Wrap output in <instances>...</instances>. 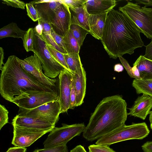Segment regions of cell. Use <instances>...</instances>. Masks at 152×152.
Returning <instances> with one entry per match:
<instances>
[{"label":"cell","instance_id":"38","mask_svg":"<svg viewBox=\"0 0 152 152\" xmlns=\"http://www.w3.org/2000/svg\"><path fill=\"white\" fill-rule=\"evenodd\" d=\"M76 107V93L74 84L72 79L70 95V103L69 109H73Z\"/></svg>","mask_w":152,"mask_h":152},{"label":"cell","instance_id":"32","mask_svg":"<svg viewBox=\"0 0 152 152\" xmlns=\"http://www.w3.org/2000/svg\"><path fill=\"white\" fill-rule=\"evenodd\" d=\"M8 111L5 106L0 104V130L8 122Z\"/></svg>","mask_w":152,"mask_h":152},{"label":"cell","instance_id":"15","mask_svg":"<svg viewBox=\"0 0 152 152\" xmlns=\"http://www.w3.org/2000/svg\"><path fill=\"white\" fill-rule=\"evenodd\" d=\"M32 4L38 13L39 19L51 24L55 10L62 2L60 0H39L30 2Z\"/></svg>","mask_w":152,"mask_h":152},{"label":"cell","instance_id":"28","mask_svg":"<svg viewBox=\"0 0 152 152\" xmlns=\"http://www.w3.org/2000/svg\"><path fill=\"white\" fill-rule=\"evenodd\" d=\"M46 45L48 51L53 58L66 69L69 71L65 61L64 54L58 51L53 46L48 44L47 41Z\"/></svg>","mask_w":152,"mask_h":152},{"label":"cell","instance_id":"11","mask_svg":"<svg viewBox=\"0 0 152 152\" xmlns=\"http://www.w3.org/2000/svg\"><path fill=\"white\" fill-rule=\"evenodd\" d=\"M13 127V137L12 144L15 146L26 148L48 132L42 130L27 129L16 126Z\"/></svg>","mask_w":152,"mask_h":152},{"label":"cell","instance_id":"12","mask_svg":"<svg viewBox=\"0 0 152 152\" xmlns=\"http://www.w3.org/2000/svg\"><path fill=\"white\" fill-rule=\"evenodd\" d=\"M71 17L69 7L62 3L55 10L51 23L52 28L57 34L64 37L69 30Z\"/></svg>","mask_w":152,"mask_h":152},{"label":"cell","instance_id":"31","mask_svg":"<svg viewBox=\"0 0 152 152\" xmlns=\"http://www.w3.org/2000/svg\"><path fill=\"white\" fill-rule=\"evenodd\" d=\"M88 149L89 152H116L107 145L92 144Z\"/></svg>","mask_w":152,"mask_h":152},{"label":"cell","instance_id":"30","mask_svg":"<svg viewBox=\"0 0 152 152\" xmlns=\"http://www.w3.org/2000/svg\"><path fill=\"white\" fill-rule=\"evenodd\" d=\"M27 15L34 22L39 19L38 13L34 5L30 2L26 4Z\"/></svg>","mask_w":152,"mask_h":152},{"label":"cell","instance_id":"4","mask_svg":"<svg viewBox=\"0 0 152 152\" xmlns=\"http://www.w3.org/2000/svg\"><path fill=\"white\" fill-rule=\"evenodd\" d=\"M150 132L145 122L123 126L100 137L95 143L98 145L109 146L114 143L132 139L142 140Z\"/></svg>","mask_w":152,"mask_h":152},{"label":"cell","instance_id":"41","mask_svg":"<svg viewBox=\"0 0 152 152\" xmlns=\"http://www.w3.org/2000/svg\"><path fill=\"white\" fill-rule=\"evenodd\" d=\"M141 147L144 152H152V141L146 142Z\"/></svg>","mask_w":152,"mask_h":152},{"label":"cell","instance_id":"29","mask_svg":"<svg viewBox=\"0 0 152 152\" xmlns=\"http://www.w3.org/2000/svg\"><path fill=\"white\" fill-rule=\"evenodd\" d=\"M123 66L126 70L128 75L131 78L136 79H141L140 77L139 71L135 66H130L128 62L122 56L119 57Z\"/></svg>","mask_w":152,"mask_h":152},{"label":"cell","instance_id":"2","mask_svg":"<svg viewBox=\"0 0 152 152\" xmlns=\"http://www.w3.org/2000/svg\"><path fill=\"white\" fill-rule=\"evenodd\" d=\"M127 115V104L121 96L105 97L91 114L83 137L91 142L98 140L125 125Z\"/></svg>","mask_w":152,"mask_h":152},{"label":"cell","instance_id":"16","mask_svg":"<svg viewBox=\"0 0 152 152\" xmlns=\"http://www.w3.org/2000/svg\"><path fill=\"white\" fill-rule=\"evenodd\" d=\"M152 108V96L143 94L139 96L132 106L129 108L128 115L145 120Z\"/></svg>","mask_w":152,"mask_h":152},{"label":"cell","instance_id":"33","mask_svg":"<svg viewBox=\"0 0 152 152\" xmlns=\"http://www.w3.org/2000/svg\"><path fill=\"white\" fill-rule=\"evenodd\" d=\"M33 152H68L66 144L48 148L37 149Z\"/></svg>","mask_w":152,"mask_h":152},{"label":"cell","instance_id":"18","mask_svg":"<svg viewBox=\"0 0 152 152\" xmlns=\"http://www.w3.org/2000/svg\"><path fill=\"white\" fill-rule=\"evenodd\" d=\"M116 5L115 0H87L85 4L89 15L108 13Z\"/></svg>","mask_w":152,"mask_h":152},{"label":"cell","instance_id":"13","mask_svg":"<svg viewBox=\"0 0 152 152\" xmlns=\"http://www.w3.org/2000/svg\"><path fill=\"white\" fill-rule=\"evenodd\" d=\"M72 77V73L65 69L58 75V100L61 113L69 109Z\"/></svg>","mask_w":152,"mask_h":152},{"label":"cell","instance_id":"47","mask_svg":"<svg viewBox=\"0 0 152 152\" xmlns=\"http://www.w3.org/2000/svg\"><path fill=\"white\" fill-rule=\"evenodd\" d=\"M149 120L150 121V123L152 124V111H151L149 113Z\"/></svg>","mask_w":152,"mask_h":152},{"label":"cell","instance_id":"40","mask_svg":"<svg viewBox=\"0 0 152 152\" xmlns=\"http://www.w3.org/2000/svg\"><path fill=\"white\" fill-rule=\"evenodd\" d=\"M145 47V53L143 56L146 58L152 61V38L150 43Z\"/></svg>","mask_w":152,"mask_h":152},{"label":"cell","instance_id":"8","mask_svg":"<svg viewBox=\"0 0 152 152\" xmlns=\"http://www.w3.org/2000/svg\"><path fill=\"white\" fill-rule=\"evenodd\" d=\"M59 99L56 91H34L23 92L16 96L12 102L19 108L32 109L43 104Z\"/></svg>","mask_w":152,"mask_h":152},{"label":"cell","instance_id":"3","mask_svg":"<svg viewBox=\"0 0 152 152\" xmlns=\"http://www.w3.org/2000/svg\"><path fill=\"white\" fill-rule=\"evenodd\" d=\"M14 55L9 56L1 70L0 94L12 102L15 97L24 92L55 91L40 83L21 66Z\"/></svg>","mask_w":152,"mask_h":152},{"label":"cell","instance_id":"23","mask_svg":"<svg viewBox=\"0 0 152 152\" xmlns=\"http://www.w3.org/2000/svg\"><path fill=\"white\" fill-rule=\"evenodd\" d=\"M66 62L69 71L72 74L78 72L83 67L79 53L64 54Z\"/></svg>","mask_w":152,"mask_h":152},{"label":"cell","instance_id":"44","mask_svg":"<svg viewBox=\"0 0 152 152\" xmlns=\"http://www.w3.org/2000/svg\"><path fill=\"white\" fill-rule=\"evenodd\" d=\"M70 152H87L83 146L81 145H78L72 149Z\"/></svg>","mask_w":152,"mask_h":152},{"label":"cell","instance_id":"20","mask_svg":"<svg viewBox=\"0 0 152 152\" xmlns=\"http://www.w3.org/2000/svg\"><path fill=\"white\" fill-rule=\"evenodd\" d=\"M71 13V24L78 25L90 32L89 16L85 5L75 8H69Z\"/></svg>","mask_w":152,"mask_h":152},{"label":"cell","instance_id":"6","mask_svg":"<svg viewBox=\"0 0 152 152\" xmlns=\"http://www.w3.org/2000/svg\"><path fill=\"white\" fill-rule=\"evenodd\" d=\"M46 42L42 34H39L34 28V50L32 52L39 59L44 75L49 78L55 79L66 69L50 53L47 49Z\"/></svg>","mask_w":152,"mask_h":152},{"label":"cell","instance_id":"43","mask_svg":"<svg viewBox=\"0 0 152 152\" xmlns=\"http://www.w3.org/2000/svg\"><path fill=\"white\" fill-rule=\"evenodd\" d=\"M136 3L137 4H142L144 5L145 7L152 6V0H135Z\"/></svg>","mask_w":152,"mask_h":152},{"label":"cell","instance_id":"27","mask_svg":"<svg viewBox=\"0 0 152 152\" xmlns=\"http://www.w3.org/2000/svg\"><path fill=\"white\" fill-rule=\"evenodd\" d=\"M34 28H29L26 31L23 40V46L27 52L33 51L34 50Z\"/></svg>","mask_w":152,"mask_h":152},{"label":"cell","instance_id":"36","mask_svg":"<svg viewBox=\"0 0 152 152\" xmlns=\"http://www.w3.org/2000/svg\"><path fill=\"white\" fill-rule=\"evenodd\" d=\"M2 3L8 6L22 9H25L26 4L22 1L18 0H2Z\"/></svg>","mask_w":152,"mask_h":152},{"label":"cell","instance_id":"46","mask_svg":"<svg viewBox=\"0 0 152 152\" xmlns=\"http://www.w3.org/2000/svg\"><path fill=\"white\" fill-rule=\"evenodd\" d=\"M124 70L123 66L120 64H117L114 66V70L118 72H121Z\"/></svg>","mask_w":152,"mask_h":152},{"label":"cell","instance_id":"42","mask_svg":"<svg viewBox=\"0 0 152 152\" xmlns=\"http://www.w3.org/2000/svg\"><path fill=\"white\" fill-rule=\"evenodd\" d=\"M26 148L15 147H11L6 152H26Z\"/></svg>","mask_w":152,"mask_h":152},{"label":"cell","instance_id":"34","mask_svg":"<svg viewBox=\"0 0 152 152\" xmlns=\"http://www.w3.org/2000/svg\"><path fill=\"white\" fill-rule=\"evenodd\" d=\"M87 0H62V3L67 5L69 8H75L85 5Z\"/></svg>","mask_w":152,"mask_h":152},{"label":"cell","instance_id":"1","mask_svg":"<svg viewBox=\"0 0 152 152\" xmlns=\"http://www.w3.org/2000/svg\"><path fill=\"white\" fill-rule=\"evenodd\" d=\"M110 58L116 59L144 45L140 33L123 12L113 9L108 13L101 39Z\"/></svg>","mask_w":152,"mask_h":152},{"label":"cell","instance_id":"26","mask_svg":"<svg viewBox=\"0 0 152 152\" xmlns=\"http://www.w3.org/2000/svg\"><path fill=\"white\" fill-rule=\"evenodd\" d=\"M69 30L78 42L80 48L86 35L89 34V32L82 27L75 24H71Z\"/></svg>","mask_w":152,"mask_h":152},{"label":"cell","instance_id":"22","mask_svg":"<svg viewBox=\"0 0 152 152\" xmlns=\"http://www.w3.org/2000/svg\"><path fill=\"white\" fill-rule=\"evenodd\" d=\"M26 31L20 29L17 24L12 22L0 29V39L8 37L21 38L23 40Z\"/></svg>","mask_w":152,"mask_h":152},{"label":"cell","instance_id":"19","mask_svg":"<svg viewBox=\"0 0 152 152\" xmlns=\"http://www.w3.org/2000/svg\"><path fill=\"white\" fill-rule=\"evenodd\" d=\"M108 13L89 15V34L97 39L102 38Z\"/></svg>","mask_w":152,"mask_h":152},{"label":"cell","instance_id":"35","mask_svg":"<svg viewBox=\"0 0 152 152\" xmlns=\"http://www.w3.org/2000/svg\"><path fill=\"white\" fill-rule=\"evenodd\" d=\"M42 34L46 41L48 44L53 46L56 49L61 53L64 54L67 53L63 48L58 45L51 34H45L42 33Z\"/></svg>","mask_w":152,"mask_h":152},{"label":"cell","instance_id":"7","mask_svg":"<svg viewBox=\"0 0 152 152\" xmlns=\"http://www.w3.org/2000/svg\"><path fill=\"white\" fill-rule=\"evenodd\" d=\"M60 127H55L50 132L43 145L44 148L57 147L66 143L75 137L79 136L86 127L84 123L68 125L62 124Z\"/></svg>","mask_w":152,"mask_h":152},{"label":"cell","instance_id":"21","mask_svg":"<svg viewBox=\"0 0 152 152\" xmlns=\"http://www.w3.org/2000/svg\"><path fill=\"white\" fill-rule=\"evenodd\" d=\"M138 69L141 79L152 80V61L140 55L133 64Z\"/></svg>","mask_w":152,"mask_h":152},{"label":"cell","instance_id":"9","mask_svg":"<svg viewBox=\"0 0 152 152\" xmlns=\"http://www.w3.org/2000/svg\"><path fill=\"white\" fill-rule=\"evenodd\" d=\"M61 113L60 104L58 100L47 103L32 109L19 108L18 115L47 120L56 124Z\"/></svg>","mask_w":152,"mask_h":152},{"label":"cell","instance_id":"17","mask_svg":"<svg viewBox=\"0 0 152 152\" xmlns=\"http://www.w3.org/2000/svg\"><path fill=\"white\" fill-rule=\"evenodd\" d=\"M72 74V80L76 93V107L83 102L86 89V74L83 67L78 72Z\"/></svg>","mask_w":152,"mask_h":152},{"label":"cell","instance_id":"10","mask_svg":"<svg viewBox=\"0 0 152 152\" xmlns=\"http://www.w3.org/2000/svg\"><path fill=\"white\" fill-rule=\"evenodd\" d=\"M34 53V55L23 59L17 57V60L23 69L35 77L40 83L55 90L56 80L49 78L44 75L39 59L35 53Z\"/></svg>","mask_w":152,"mask_h":152},{"label":"cell","instance_id":"39","mask_svg":"<svg viewBox=\"0 0 152 152\" xmlns=\"http://www.w3.org/2000/svg\"><path fill=\"white\" fill-rule=\"evenodd\" d=\"M38 24L41 25L42 28V33L51 34L52 27L51 24L45 21H38Z\"/></svg>","mask_w":152,"mask_h":152},{"label":"cell","instance_id":"37","mask_svg":"<svg viewBox=\"0 0 152 152\" xmlns=\"http://www.w3.org/2000/svg\"><path fill=\"white\" fill-rule=\"evenodd\" d=\"M51 34L58 45L66 52L64 37L57 34L52 28L51 30Z\"/></svg>","mask_w":152,"mask_h":152},{"label":"cell","instance_id":"24","mask_svg":"<svg viewBox=\"0 0 152 152\" xmlns=\"http://www.w3.org/2000/svg\"><path fill=\"white\" fill-rule=\"evenodd\" d=\"M132 85L137 94H142L152 96V80L134 79Z\"/></svg>","mask_w":152,"mask_h":152},{"label":"cell","instance_id":"14","mask_svg":"<svg viewBox=\"0 0 152 152\" xmlns=\"http://www.w3.org/2000/svg\"><path fill=\"white\" fill-rule=\"evenodd\" d=\"M12 126L29 129L42 130L50 132L55 127V124L52 122L39 118L22 116L17 115L12 120Z\"/></svg>","mask_w":152,"mask_h":152},{"label":"cell","instance_id":"45","mask_svg":"<svg viewBox=\"0 0 152 152\" xmlns=\"http://www.w3.org/2000/svg\"><path fill=\"white\" fill-rule=\"evenodd\" d=\"M0 69L1 70L4 64L3 60L4 58V53L3 48H0Z\"/></svg>","mask_w":152,"mask_h":152},{"label":"cell","instance_id":"25","mask_svg":"<svg viewBox=\"0 0 152 152\" xmlns=\"http://www.w3.org/2000/svg\"><path fill=\"white\" fill-rule=\"evenodd\" d=\"M64 39L67 53H79L80 48L70 30L64 37Z\"/></svg>","mask_w":152,"mask_h":152},{"label":"cell","instance_id":"5","mask_svg":"<svg viewBox=\"0 0 152 152\" xmlns=\"http://www.w3.org/2000/svg\"><path fill=\"white\" fill-rule=\"evenodd\" d=\"M134 24L140 33L147 38H152V8L141 7L136 3L128 1L119 8Z\"/></svg>","mask_w":152,"mask_h":152},{"label":"cell","instance_id":"48","mask_svg":"<svg viewBox=\"0 0 152 152\" xmlns=\"http://www.w3.org/2000/svg\"><path fill=\"white\" fill-rule=\"evenodd\" d=\"M150 127H151V129L152 130V124H150Z\"/></svg>","mask_w":152,"mask_h":152}]
</instances>
